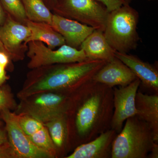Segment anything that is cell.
Listing matches in <instances>:
<instances>
[{"instance_id": "6da1fadb", "label": "cell", "mask_w": 158, "mask_h": 158, "mask_svg": "<svg viewBox=\"0 0 158 158\" xmlns=\"http://www.w3.org/2000/svg\"><path fill=\"white\" fill-rule=\"evenodd\" d=\"M113 112V88L92 79L70 94L66 115L75 114L76 130L85 143L111 129Z\"/></svg>"}, {"instance_id": "7a4b0ae2", "label": "cell", "mask_w": 158, "mask_h": 158, "mask_svg": "<svg viewBox=\"0 0 158 158\" xmlns=\"http://www.w3.org/2000/svg\"><path fill=\"white\" fill-rule=\"evenodd\" d=\"M107 62L87 59L83 62L59 64L31 81L18 94L22 99L41 92H57L71 94L90 81Z\"/></svg>"}, {"instance_id": "3957f363", "label": "cell", "mask_w": 158, "mask_h": 158, "mask_svg": "<svg viewBox=\"0 0 158 158\" xmlns=\"http://www.w3.org/2000/svg\"><path fill=\"white\" fill-rule=\"evenodd\" d=\"M139 19L138 11L130 5L109 12L103 33L114 51L128 53L136 49L140 40L137 31Z\"/></svg>"}, {"instance_id": "277c9868", "label": "cell", "mask_w": 158, "mask_h": 158, "mask_svg": "<svg viewBox=\"0 0 158 158\" xmlns=\"http://www.w3.org/2000/svg\"><path fill=\"white\" fill-rule=\"evenodd\" d=\"M154 142L147 123L137 116L130 117L113 141L111 158H148Z\"/></svg>"}, {"instance_id": "5b68a950", "label": "cell", "mask_w": 158, "mask_h": 158, "mask_svg": "<svg viewBox=\"0 0 158 158\" xmlns=\"http://www.w3.org/2000/svg\"><path fill=\"white\" fill-rule=\"evenodd\" d=\"M70 95L52 91L33 94L21 99L15 114L29 115L44 124L66 114Z\"/></svg>"}, {"instance_id": "8992f818", "label": "cell", "mask_w": 158, "mask_h": 158, "mask_svg": "<svg viewBox=\"0 0 158 158\" xmlns=\"http://www.w3.org/2000/svg\"><path fill=\"white\" fill-rule=\"evenodd\" d=\"M28 66L34 69L52 65L81 62L88 59L84 51L64 44L56 50L47 47L40 41L29 42Z\"/></svg>"}, {"instance_id": "52a82bcc", "label": "cell", "mask_w": 158, "mask_h": 158, "mask_svg": "<svg viewBox=\"0 0 158 158\" xmlns=\"http://www.w3.org/2000/svg\"><path fill=\"white\" fill-rule=\"evenodd\" d=\"M56 4L64 17L104 31L109 12L96 0H57Z\"/></svg>"}, {"instance_id": "ba28073f", "label": "cell", "mask_w": 158, "mask_h": 158, "mask_svg": "<svg viewBox=\"0 0 158 158\" xmlns=\"http://www.w3.org/2000/svg\"><path fill=\"white\" fill-rule=\"evenodd\" d=\"M2 116L6 124L9 143L16 158H55L48 152L40 149L31 141L22 129L18 122L15 113L9 109L2 110Z\"/></svg>"}, {"instance_id": "9c48e42d", "label": "cell", "mask_w": 158, "mask_h": 158, "mask_svg": "<svg viewBox=\"0 0 158 158\" xmlns=\"http://www.w3.org/2000/svg\"><path fill=\"white\" fill-rule=\"evenodd\" d=\"M141 84L137 78L125 87L113 88V112L111 129L117 134L121 131L126 120L137 114L135 98Z\"/></svg>"}, {"instance_id": "30bf717a", "label": "cell", "mask_w": 158, "mask_h": 158, "mask_svg": "<svg viewBox=\"0 0 158 158\" xmlns=\"http://www.w3.org/2000/svg\"><path fill=\"white\" fill-rule=\"evenodd\" d=\"M138 78L128 67L115 57L107 62L94 76L93 80L113 88L125 87Z\"/></svg>"}, {"instance_id": "8fae6325", "label": "cell", "mask_w": 158, "mask_h": 158, "mask_svg": "<svg viewBox=\"0 0 158 158\" xmlns=\"http://www.w3.org/2000/svg\"><path fill=\"white\" fill-rule=\"evenodd\" d=\"M117 133L110 129L96 138L80 144L65 158H111L112 144Z\"/></svg>"}, {"instance_id": "7c38bea8", "label": "cell", "mask_w": 158, "mask_h": 158, "mask_svg": "<svg viewBox=\"0 0 158 158\" xmlns=\"http://www.w3.org/2000/svg\"><path fill=\"white\" fill-rule=\"evenodd\" d=\"M52 27L62 35L65 43L72 47L81 46L82 42L95 29L75 20L53 15Z\"/></svg>"}, {"instance_id": "4fadbf2b", "label": "cell", "mask_w": 158, "mask_h": 158, "mask_svg": "<svg viewBox=\"0 0 158 158\" xmlns=\"http://www.w3.org/2000/svg\"><path fill=\"white\" fill-rule=\"evenodd\" d=\"M115 56L130 68L145 88L158 92V70L156 66L128 53L115 52Z\"/></svg>"}, {"instance_id": "5bb4252c", "label": "cell", "mask_w": 158, "mask_h": 158, "mask_svg": "<svg viewBox=\"0 0 158 158\" xmlns=\"http://www.w3.org/2000/svg\"><path fill=\"white\" fill-rule=\"evenodd\" d=\"M81 49L87 59L108 62L116 57L115 52L107 41L103 31L94 30L82 42Z\"/></svg>"}, {"instance_id": "9a60e30c", "label": "cell", "mask_w": 158, "mask_h": 158, "mask_svg": "<svg viewBox=\"0 0 158 158\" xmlns=\"http://www.w3.org/2000/svg\"><path fill=\"white\" fill-rule=\"evenodd\" d=\"M135 106L136 116L147 123L152 131L154 141L158 143V95H148L138 91Z\"/></svg>"}, {"instance_id": "2e32d148", "label": "cell", "mask_w": 158, "mask_h": 158, "mask_svg": "<svg viewBox=\"0 0 158 158\" xmlns=\"http://www.w3.org/2000/svg\"><path fill=\"white\" fill-rule=\"evenodd\" d=\"M31 35L27 26L21 24L9 19L0 29V40L5 48L10 52H14L21 44L26 42Z\"/></svg>"}, {"instance_id": "e0dca14e", "label": "cell", "mask_w": 158, "mask_h": 158, "mask_svg": "<svg viewBox=\"0 0 158 158\" xmlns=\"http://www.w3.org/2000/svg\"><path fill=\"white\" fill-rule=\"evenodd\" d=\"M27 26L31 30V35L26 43L32 41H40L45 43L51 49L65 44L64 37L48 24L29 20Z\"/></svg>"}, {"instance_id": "ac0fdd59", "label": "cell", "mask_w": 158, "mask_h": 158, "mask_svg": "<svg viewBox=\"0 0 158 158\" xmlns=\"http://www.w3.org/2000/svg\"><path fill=\"white\" fill-rule=\"evenodd\" d=\"M44 125L48 130L57 149L63 147L66 143L69 134L66 114L60 115Z\"/></svg>"}, {"instance_id": "d6986e66", "label": "cell", "mask_w": 158, "mask_h": 158, "mask_svg": "<svg viewBox=\"0 0 158 158\" xmlns=\"http://www.w3.org/2000/svg\"><path fill=\"white\" fill-rule=\"evenodd\" d=\"M27 17L30 20L44 23L51 26L53 15L46 6L43 0H22Z\"/></svg>"}, {"instance_id": "ffe728a7", "label": "cell", "mask_w": 158, "mask_h": 158, "mask_svg": "<svg viewBox=\"0 0 158 158\" xmlns=\"http://www.w3.org/2000/svg\"><path fill=\"white\" fill-rule=\"evenodd\" d=\"M29 137L37 147L49 153L56 157L57 149L45 126H44L42 128Z\"/></svg>"}, {"instance_id": "44dd1931", "label": "cell", "mask_w": 158, "mask_h": 158, "mask_svg": "<svg viewBox=\"0 0 158 158\" xmlns=\"http://www.w3.org/2000/svg\"><path fill=\"white\" fill-rule=\"evenodd\" d=\"M15 115L20 127L28 136L33 135L44 126L41 122L29 115L23 114H15Z\"/></svg>"}, {"instance_id": "7402d4cb", "label": "cell", "mask_w": 158, "mask_h": 158, "mask_svg": "<svg viewBox=\"0 0 158 158\" xmlns=\"http://www.w3.org/2000/svg\"><path fill=\"white\" fill-rule=\"evenodd\" d=\"M0 2L4 8L15 17L22 20L27 17L22 0H0Z\"/></svg>"}, {"instance_id": "603a6c76", "label": "cell", "mask_w": 158, "mask_h": 158, "mask_svg": "<svg viewBox=\"0 0 158 158\" xmlns=\"http://www.w3.org/2000/svg\"><path fill=\"white\" fill-rule=\"evenodd\" d=\"M103 5L109 12L113 11L119 7L130 5L132 0H96Z\"/></svg>"}, {"instance_id": "cb8c5ba5", "label": "cell", "mask_w": 158, "mask_h": 158, "mask_svg": "<svg viewBox=\"0 0 158 158\" xmlns=\"http://www.w3.org/2000/svg\"><path fill=\"white\" fill-rule=\"evenodd\" d=\"M9 62V56L5 50L0 51V85H2L8 77L6 76V68Z\"/></svg>"}, {"instance_id": "d4e9b609", "label": "cell", "mask_w": 158, "mask_h": 158, "mask_svg": "<svg viewBox=\"0 0 158 158\" xmlns=\"http://www.w3.org/2000/svg\"><path fill=\"white\" fill-rule=\"evenodd\" d=\"M11 104L10 97L4 90L0 89V111L9 109Z\"/></svg>"}, {"instance_id": "484cf974", "label": "cell", "mask_w": 158, "mask_h": 158, "mask_svg": "<svg viewBox=\"0 0 158 158\" xmlns=\"http://www.w3.org/2000/svg\"><path fill=\"white\" fill-rule=\"evenodd\" d=\"M16 158L9 143L0 147V158Z\"/></svg>"}, {"instance_id": "4316f807", "label": "cell", "mask_w": 158, "mask_h": 158, "mask_svg": "<svg viewBox=\"0 0 158 158\" xmlns=\"http://www.w3.org/2000/svg\"><path fill=\"white\" fill-rule=\"evenodd\" d=\"M150 155L149 156L150 158H158V143L155 142L153 144L150 151Z\"/></svg>"}, {"instance_id": "83f0119b", "label": "cell", "mask_w": 158, "mask_h": 158, "mask_svg": "<svg viewBox=\"0 0 158 158\" xmlns=\"http://www.w3.org/2000/svg\"><path fill=\"white\" fill-rule=\"evenodd\" d=\"M7 143L6 135L0 127V147Z\"/></svg>"}, {"instance_id": "f1b7e54d", "label": "cell", "mask_w": 158, "mask_h": 158, "mask_svg": "<svg viewBox=\"0 0 158 158\" xmlns=\"http://www.w3.org/2000/svg\"><path fill=\"white\" fill-rule=\"evenodd\" d=\"M4 14L2 6L0 2V25L2 23L3 19H4Z\"/></svg>"}, {"instance_id": "f546056e", "label": "cell", "mask_w": 158, "mask_h": 158, "mask_svg": "<svg viewBox=\"0 0 158 158\" xmlns=\"http://www.w3.org/2000/svg\"><path fill=\"white\" fill-rule=\"evenodd\" d=\"M2 50H5V47H4L2 43V42L1 40H0V51Z\"/></svg>"}, {"instance_id": "4dcf8cb0", "label": "cell", "mask_w": 158, "mask_h": 158, "mask_svg": "<svg viewBox=\"0 0 158 158\" xmlns=\"http://www.w3.org/2000/svg\"><path fill=\"white\" fill-rule=\"evenodd\" d=\"M52 2L54 3H56L57 2V0H52Z\"/></svg>"}, {"instance_id": "1f68e13d", "label": "cell", "mask_w": 158, "mask_h": 158, "mask_svg": "<svg viewBox=\"0 0 158 158\" xmlns=\"http://www.w3.org/2000/svg\"><path fill=\"white\" fill-rule=\"evenodd\" d=\"M147 1H156V0H147Z\"/></svg>"}]
</instances>
